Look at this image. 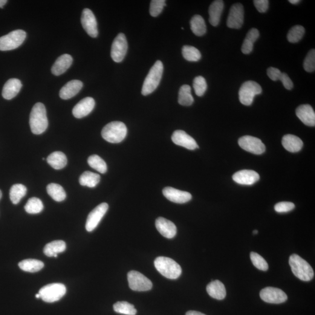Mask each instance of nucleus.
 <instances>
[{"label":"nucleus","mask_w":315,"mask_h":315,"mask_svg":"<svg viewBox=\"0 0 315 315\" xmlns=\"http://www.w3.org/2000/svg\"><path fill=\"white\" fill-rule=\"evenodd\" d=\"M182 54L184 59L193 62H198L201 57L200 51L191 46H184L182 48Z\"/></svg>","instance_id":"37"},{"label":"nucleus","mask_w":315,"mask_h":315,"mask_svg":"<svg viewBox=\"0 0 315 315\" xmlns=\"http://www.w3.org/2000/svg\"><path fill=\"white\" fill-rule=\"evenodd\" d=\"M108 209V204L103 203L98 205L89 213L85 225V228L88 232H92L97 227Z\"/></svg>","instance_id":"12"},{"label":"nucleus","mask_w":315,"mask_h":315,"mask_svg":"<svg viewBox=\"0 0 315 315\" xmlns=\"http://www.w3.org/2000/svg\"><path fill=\"white\" fill-rule=\"evenodd\" d=\"M166 5L165 0H152L150 4L149 13L153 17H157L162 13Z\"/></svg>","instance_id":"44"},{"label":"nucleus","mask_w":315,"mask_h":315,"mask_svg":"<svg viewBox=\"0 0 315 315\" xmlns=\"http://www.w3.org/2000/svg\"><path fill=\"white\" fill-rule=\"evenodd\" d=\"M21 269L27 272L35 273L41 270L44 267V264L42 261L36 259H26L19 263Z\"/></svg>","instance_id":"30"},{"label":"nucleus","mask_w":315,"mask_h":315,"mask_svg":"<svg viewBox=\"0 0 315 315\" xmlns=\"http://www.w3.org/2000/svg\"><path fill=\"white\" fill-rule=\"evenodd\" d=\"M95 100L91 97H86L81 100L73 109V115L75 117L82 118L88 116L94 109Z\"/></svg>","instance_id":"18"},{"label":"nucleus","mask_w":315,"mask_h":315,"mask_svg":"<svg viewBox=\"0 0 315 315\" xmlns=\"http://www.w3.org/2000/svg\"><path fill=\"white\" fill-rule=\"evenodd\" d=\"M66 287L64 284L60 283H53L48 284L39 290V294L43 301L52 303L58 301L66 293Z\"/></svg>","instance_id":"6"},{"label":"nucleus","mask_w":315,"mask_h":315,"mask_svg":"<svg viewBox=\"0 0 315 315\" xmlns=\"http://www.w3.org/2000/svg\"><path fill=\"white\" fill-rule=\"evenodd\" d=\"M253 234H258V230H255L253 232Z\"/></svg>","instance_id":"54"},{"label":"nucleus","mask_w":315,"mask_h":315,"mask_svg":"<svg viewBox=\"0 0 315 315\" xmlns=\"http://www.w3.org/2000/svg\"><path fill=\"white\" fill-rule=\"evenodd\" d=\"M303 68L308 73H312L315 70V50L312 49L305 57L303 62Z\"/></svg>","instance_id":"45"},{"label":"nucleus","mask_w":315,"mask_h":315,"mask_svg":"<svg viewBox=\"0 0 315 315\" xmlns=\"http://www.w3.org/2000/svg\"><path fill=\"white\" fill-rule=\"evenodd\" d=\"M154 265L158 272L167 279H177L181 275V265L172 259L158 257L155 260Z\"/></svg>","instance_id":"3"},{"label":"nucleus","mask_w":315,"mask_h":315,"mask_svg":"<svg viewBox=\"0 0 315 315\" xmlns=\"http://www.w3.org/2000/svg\"><path fill=\"white\" fill-rule=\"evenodd\" d=\"M260 297L265 302L270 303H282L288 299L287 294L279 288L266 287L261 291Z\"/></svg>","instance_id":"13"},{"label":"nucleus","mask_w":315,"mask_h":315,"mask_svg":"<svg viewBox=\"0 0 315 315\" xmlns=\"http://www.w3.org/2000/svg\"><path fill=\"white\" fill-rule=\"evenodd\" d=\"M47 192L48 195L58 202L64 201L66 198V193L62 186L56 183H50L48 185Z\"/></svg>","instance_id":"35"},{"label":"nucleus","mask_w":315,"mask_h":315,"mask_svg":"<svg viewBox=\"0 0 315 315\" xmlns=\"http://www.w3.org/2000/svg\"><path fill=\"white\" fill-rule=\"evenodd\" d=\"M280 80L281 81L284 87L288 90H291L293 88V83L287 74L282 73Z\"/></svg>","instance_id":"49"},{"label":"nucleus","mask_w":315,"mask_h":315,"mask_svg":"<svg viewBox=\"0 0 315 315\" xmlns=\"http://www.w3.org/2000/svg\"><path fill=\"white\" fill-rule=\"evenodd\" d=\"M7 2V0H0V8L3 7Z\"/></svg>","instance_id":"51"},{"label":"nucleus","mask_w":315,"mask_h":315,"mask_svg":"<svg viewBox=\"0 0 315 315\" xmlns=\"http://www.w3.org/2000/svg\"><path fill=\"white\" fill-rule=\"evenodd\" d=\"M305 34V28L301 25L294 26L289 31L287 38L291 43H297L301 40Z\"/></svg>","instance_id":"41"},{"label":"nucleus","mask_w":315,"mask_h":315,"mask_svg":"<svg viewBox=\"0 0 315 315\" xmlns=\"http://www.w3.org/2000/svg\"><path fill=\"white\" fill-rule=\"evenodd\" d=\"M48 163L54 169L60 170L67 166V159L64 153L56 151L51 153L47 158Z\"/></svg>","instance_id":"28"},{"label":"nucleus","mask_w":315,"mask_h":315,"mask_svg":"<svg viewBox=\"0 0 315 315\" xmlns=\"http://www.w3.org/2000/svg\"><path fill=\"white\" fill-rule=\"evenodd\" d=\"M296 115L299 119L305 125L315 126V114L313 108L309 105H302L296 109Z\"/></svg>","instance_id":"21"},{"label":"nucleus","mask_w":315,"mask_h":315,"mask_svg":"<svg viewBox=\"0 0 315 315\" xmlns=\"http://www.w3.org/2000/svg\"><path fill=\"white\" fill-rule=\"evenodd\" d=\"M207 292L213 298L222 300L226 297V290L223 283L219 280L211 282L207 286Z\"/></svg>","instance_id":"26"},{"label":"nucleus","mask_w":315,"mask_h":315,"mask_svg":"<svg viewBox=\"0 0 315 315\" xmlns=\"http://www.w3.org/2000/svg\"><path fill=\"white\" fill-rule=\"evenodd\" d=\"M22 86L21 81L18 79H11L8 80L2 89V97L7 100L13 99L19 93Z\"/></svg>","instance_id":"24"},{"label":"nucleus","mask_w":315,"mask_h":315,"mask_svg":"<svg viewBox=\"0 0 315 315\" xmlns=\"http://www.w3.org/2000/svg\"><path fill=\"white\" fill-rule=\"evenodd\" d=\"M262 92V89L259 83L253 81L245 82L239 89L240 102L245 106H250L256 95L261 94Z\"/></svg>","instance_id":"8"},{"label":"nucleus","mask_w":315,"mask_h":315,"mask_svg":"<svg viewBox=\"0 0 315 315\" xmlns=\"http://www.w3.org/2000/svg\"><path fill=\"white\" fill-rule=\"evenodd\" d=\"M238 144L243 149L256 155H261L265 151V147L258 138L245 135L239 138Z\"/></svg>","instance_id":"11"},{"label":"nucleus","mask_w":315,"mask_h":315,"mask_svg":"<svg viewBox=\"0 0 315 315\" xmlns=\"http://www.w3.org/2000/svg\"><path fill=\"white\" fill-rule=\"evenodd\" d=\"M178 102L180 105L186 106H191L194 102V98L192 95L191 88L189 85H182L179 89Z\"/></svg>","instance_id":"34"},{"label":"nucleus","mask_w":315,"mask_h":315,"mask_svg":"<svg viewBox=\"0 0 315 315\" xmlns=\"http://www.w3.org/2000/svg\"><path fill=\"white\" fill-rule=\"evenodd\" d=\"M129 287L135 291H147L151 290L152 283L145 276L136 271H131L128 274Z\"/></svg>","instance_id":"9"},{"label":"nucleus","mask_w":315,"mask_h":315,"mask_svg":"<svg viewBox=\"0 0 315 315\" xmlns=\"http://www.w3.org/2000/svg\"><path fill=\"white\" fill-rule=\"evenodd\" d=\"M164 66L160 60L157 61L152 66L144 80L141 94L147 96L152 93L157 88L163 77Z\"/></svg>","instance_id":"4"},{"label":"nucleus","mask_w":315,"mask_h":315,"mask_svg":"<svg viewBox=\"0 0 315 315\" xmlns=\"http://www.w3.org/2000/svg\"><path fill=\"white\" fill-rule=\"evenodd\" d=\"M253 2L256 9L261 13L266 12L269 6V1L268 0H255Z\"/></svg>","instance_id":"47"},{"label":"nucleus","mask_w":315,"mask_h":315,"mask_svg":"<svg viewBox=\"0 0 315 315\" xmlns=\"http://www.w3.org/2000/svg\"><path fill=\"white\" fill-rule=\"evenodd\" d=\"M2 192H1V190H0V200H1V199L2 198Z\"/></svg>","instance_id":"55"},{"label":"nucleus","mask_w":315,"mask_h":315,"mask_svg":"<svg viewBox=\"0 0 315 315\" xmlns=\"http://www.w3.org/2000/svg\"><path fill=\"white\" fill-rule=\"evenodd\" d=\"M163 194L167 200L178 204L186 203L191 200L192 195L187 192L175 189L171 187H166L163 190Z\"/></svg>","instance_id":"16"},{"label":"nucleus","mask_w":315,"mask_h":315,"mask_svg":"<svg viewBox=\"0 0 315 315\" xmlns=\"http://www.w3.org/2000/svg\"><path fill=\"white\" fill-rule=\"evenodd\" d=\"M66 249L65 242L63 241H54L49 243L43 249L45 255L48 257H53L55 255L62 253Z\"/></svg>","instance_id":"31"},{"label":"nucleus","mask_w":315,"mask_h":315,"mask_svg":"<svg viewBox=\"0 0 315 315\" xmlns=\"http://www.w3.org/2000/svg\"><path fill=\"white\" fill-rule=\"evenodd\" d=\"M114 309L116 312L121 314L135 315L137 314V310L134 306L126 301L115 303L114 305Z\"/></svg>","instance_id":"39"},{"label":"nucleus","mask_w":315,"mask_h":315,"mask_svg":"<svg viewBox=\"0 0 315 315\" xmlns=\"http://www.w3.org/2000/svg\"><path fill=\"white\" fill-rule=\"evenodd\" d=\"M172 140L176 145L183 147L190 150L199 148L197 143L194 138L187 134L183 131H176L172 135Z\"/></svg>","instance_id":"17"},{"label":"nucleus","mask_w":315,"mask_h":315,"mask_svg":"<svg viewBox=\"0 0 315 315\" xmlns=\"http://www.w3.org/2000/svg\"><path fill=\"white\" fill-rule=\"evenodd\" d=\"M224 8V2L221 0L213 1L210 5L209 10V22L214 27H216L219 24Z\"/></svg>","instance_id":"25"},{"label":"nucleus","mask_w":315,"mask_h":315,"mask_svg":"<svg viewBox=\"0 0 315 315\" xmlns=\"http://www.w3.org/2000/svg\"><path fill=\"white\" fill-rule=\"evenodd\" d=\"M155 226L158 232L165 238L171 239L176 235L177 228L172 221L163 217L156 219Z\"/></svg>","instance_id":"19"},{"label":"nucleus","mask_w":315,"mask_h":315,"mask_svg":"<svg viewBox=\"0 0 315 315\" xmlns=\"http://www.w3.org/2000/svg\"><path fill=\"white\" fill-rule=\"evenodd\" d=\"M46 110L42 103H37L33 107L30 114V125L32 132L34 134H41L48 127Z\"/></svg>","instance_id":"1"},{"label":"nucleus","mask_w":315,"mask_h":315,"mask_svg":"<svg viewBox=\"0 0 315 315\" xmlns=\"http://www.w3.org/2000/svg\"><path fill=\"white\" fill-rule=\"evenodd\" d=\"M186 315H206L204 314H202L201 313V312L190 311H188Z\"/></svg>","instance_id":"50"},{"label":"nucleus","mask_w":315,"mask_h":315,"mask_svg":"<svg viewBox=\"0 0 315 315\" xmlns=\"http://www.w3.org/2000/svg\"><path fill=\"white\" fill-rule=\"evenodd\" d=\"M27 189L24 185L16 184L11 187L10 192V200L14 204H18L27 194Z\"/></svg>","instance_id":"36"},{"label":"nucleus","mask_w":315,"mask_h":315,"mask_svg":"<svg viewBox=\"0 0 315 315\" xmlns=\"http://www.w3.org/2000/svg\"><path fill=\"white\" fill-rule=\"evenodd\" d=\"M35 297H36V298H37V299L40 298V294L39 293L36 294Z\"/></svg>","instance_id":"53"},{"label":"nucleus","mask_w":315,"mask_h":315,"mask_svg":"<svg viewBox=\"0 0 315 315\" xmlns=\"http://www.w3.org/2000/svg\"><path fill=\"white\" fill-rule=\"evenodd\" d=\"M292 271L298 279L303 282H309L314 278V271L310 265L296 254H293L289 259Z\"/></svg>","instance_id":"2"},{"label":"nucleus","mask_w":315,"mask_h":315,"mask_svg":"<svg viewBox=\"0 0 315 315\" xmlns=\"http://www.w3.org/2000/svg\"><path fill=\"white\" fill-rule=\"evenodd\" d=\"M128 49V43L126 36L119 33L113 42L111 55L112 59L116 63L122 62L125 57Z\"/></svg>","instance_id":"10"},{"label":"nucleus","mask_w":315,"mask_h":315,"mask_svg":"<svg viewBox=\"0 0 315 315\" xmlns=\"http://www.w3.org/2000/svg\"><path fill=\"white\" fill-rule=\"evenodd\" d=\"M83 86V83L81 81H70L61 89L59 93L60 97L64 100L71 99L79 93Z\"/></svg>","instance_id":"23"},{"label":"nucleus","mask_w":315,"mask_h":315,"mask_svg":"<svg viewBox=\"0 0 315 315\" xmlns=\"http://www.w3.org/2000/svg\"><path fill=\"white\" fill-rule=\"evenodd\" d=\"M100 181V176L99 175L90 171L83 172L79 179L81 185L91 188L97 186Z\"/></svg>","instance_id":"33"},{"label":"nucleus","mask_w":315,"mask_h":315,"mask_svg":"<svg viewBox=\"0 0 315 315\" xmlns=\"http://www.w3.org/2000/svg\"><path fill=\"white\" fill-rule=\"evenodd\" d=\"M88 164L92 168L100 173H105L108 169L105 161L97 155L90 156L88 159Z\"/></svg>","instance_id":"40"},{"label":"nucleus","mask_w":315,"mask_h":315,"mask_svg":"<svg viewBox=\"0 0 315 315\" xmlns=\"http://www.w3.org/2000/svg\"><path fill=\"white\" fill-rule=\"evenodd\" d=\"M295 208V205L291 202L283 201L277 203L274 206V210L279 213H287L293 210Z\"/></svg>","instance_id":"46"},{"label":"nucleus","mask_w":315,"mask_h":315,"mask_svg":"<svg viewBox=\"0 0 315 315\" xmlns=\"http://www.w3.org/2000/svg\"><path fill=\"white\" fill-rule=\"evenodd\" d=\"M232 179L236 183L242 185H252L259 180L258 173L251 170H242L237 172L232 176Z\"/></svg>","instance_id":"20"},{"label":"nucleus","mask_w":315,"mask_h":315,"mask_svg":"<svg viewBox=\"0 0 315 315\" xmlns=\"http://www.w3.org/2000/svg\"><path fill=\"white\" fill-rule=\"evenodd\" d=\"M250 259L253 265L259 270L267 271L268 269V265L267 262L258 253L251 251L250 253Z\"/></svg>","instance_id":"43"},{"label":"nucleus","mask_w":315,"mask_h":315,"mask_svg":"<svg viewBox=\"0 0 315 315\" xmlns=\"http://www.w3.org/2000/svg\"><path fill=\"white\" fill-rule=\"evenodd\" d=\"M190 28L196 36H201L206 33V25L203 17L196 15L190 21Z\"/></svg>","instance_id":"32"},{"label":"nucleus","mask_w":315,"mask_h":315,"mask_svg":"<svg viewBox=\"0 0 315 315\" xmlns=\"http://www.w3.org/2000/svg\"><path fill=\"white\" fill-rule=\"evenodd\" d=\"M289 2H290L292 4H298L300 1L299 0H290Z\"/></svg>","instance_id":"52"},{"label":"nucleus","mask_w":315,"mask_h":315,"mask_svg":"<svg viewBox=\"0 0 315 315\" xmlns=\"http://www.w3.org/2000/svg\"><path fill=\"white\" fill-rule=\"evenodd\" d=\"M259 32L257 29L252 28L248 32L242 46L243 53L248 54L251 53L253 50L254 43L259 38Z\"/></svg>","instance_id":"29"},{"label":"nucleus","mask_w":315,"mask_h":315,"mask_svg":"<svg viewBox=\"0 0 315 315\" xmlns=\"http://www.w3.org/2000/svg\"><path fill=\"white\" fill-rule=\"evenodd\" d=\"M82 24L86 33L92 37H97L98 35L97 19L92 11L88 8L83 10L82 19Z\"/></svg>","instance_id":"14"},{"label":"nucleus","mask_w":315,"mask_h":315,"mask_svg":"<svg viewBox=\"0 0 315 315\" xmlns=\"http://www.w3.org/2000/svg\"><path fill=\"white\" fill-rule=\"evenodd\" d=\"M128 133L125 124L121 121H112L104 127L102 136L104 140L111 143H119L123 141Z\"/></svg>","instance_id":"5"},{"label":"nucleus","mask_w":315,"mask_h":315,"mask_svg":"<svg viewBox=\"0 0 315 315\" xmlns=\"http://www.w3.org/2000/svg\"><path fill=\"white\" fill-rule=\"evenodd\" d=\"M282 73L278 68L270 67L267 69V75L268 77L274 82L280 80L282 76Z\"/></svg>","instance_id":"48"},{"label":"nucleus","mask_w":315,"mask_h":315,"mask_svg":"<svg viewBox=\"0 0 315 315\" xmlns=\"http://www.w3.org/2000/svg\"><path fill=\"white\" fill-rule=\"evenodd\" d=\"M282 146L291 152H297L302 149L303 142L299 137L292 134L284 135L282 140Z\"/></svg>","instance_id":"27"},{"label":"nucleus","mask_w":315,"mask_h":315,"mask_svg":"<svg viewBox=\"0 0 315 315\" xmlns=\"http://www.w3.org/2000/svg\"><path fill=\"white\" fill-rule=\"evenodd\" d=\"M244 10L241 4H235L231 7L227 19L228 27L239 29L244 24Z\"/></svg>","instance_id":"15"},{"label":"nucleus","mask_w":315,"mask_h":315,"mask_svg":"<svg viewBox=\"0 0 315 315\" xmlns=\"http://www.w3.org/2000/svg\"><path fill=\"white\" fill-rule=\"evenodd\" d=\"M26 212L31 215H36L41 213L43 210L42 201L39 199L33 198L29 199L27 204L24 207Z\"/></svg>","instance_id":"38"},{"label":"nucleus","mask_w":315,"mask_h":315,"mask_svg":"<svg viewBox=\"0 0 315 315\" xmlns=\"http://www.w3.org/2000/svg\"><path fill=\"white\" fill-rule=\"evenodd\" d=\"M27 37V33L21 30H15L0 37V50H12L19 47Z\"/></svg>","instance_id":"7"},{"label":"nucleus","mask_w":315,"mask_h":315,"mask_svg":"<svg viewBox=\"0 0 315 315\" xmlns=\"http://www.w3.org/2000/svg\"><path fill=\"white\" fill-rule=\"evenodd\" d=\"M193 88L198 97H202L206 92L207 84L206 80L202 76L196 77L193 81Z\"/></svg>","instance_id":"42"},{"label":"nucleus","mask_w":315,"mask_h":315,"mask_svg":"<svg viewBox=\"0 0 315 315\" xmlns=\"http://www.w3.org/2000/svg\"><path fill=\"white\" fill-rule=\"evenodd\" d=\"M73 57L70 54H65L56 60L51 68V73L54 76H59L65 73L73 63Z\"/></svg>","instance_id":"22"}]
</instances>
